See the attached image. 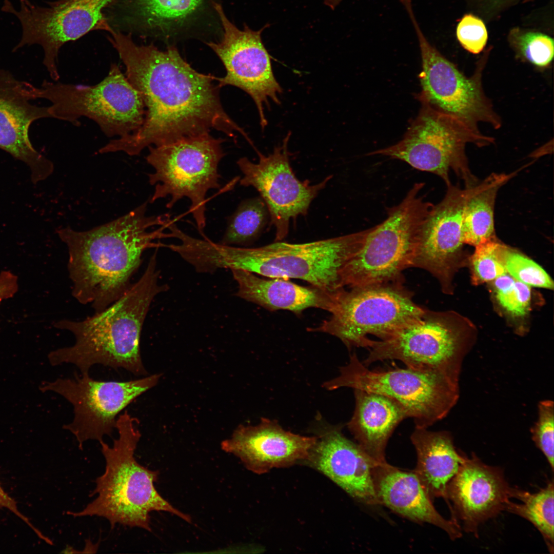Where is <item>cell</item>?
<instances>
[{"instance_id": "cell-19", "label": "cell", "mask_w": 554, "mask_h": 554, "mask_svg": "<svg viewBox=\"0 0 554 554\" xmlns=\"http://www.w3.org/2000/svg\"><path fill=\"white\" fill-rule=\"evenodd\" d=\"M443 200L432 205L421 228L411 267L428 271L444 292L451 290V279L464 244L462 218L466 189L446 185Z\"/></svg>"}, {"instance_id": "cell-34", "label": "cell", "mask_w": 554, "mask_h": 554, "mask_svg": "<svg viewBox=\"0 0 554 554\" xmlns=\"http://www.w3.org/2000/svg\"><path fill=\"white\" fill-rule=\"evenodd\" d=\"M531 438L536 446L546 458L553 469L554 405L550 400L540 402L538 418L531 429Z\"/></svg>"}, {"instance_id": "cell-14", "label": "cell", "mask_w": 554, "mask_h": 554, "mask_svg": "<svg viewBox=\"0 0 554 554\" xmlns=\"http://www.w3.org/2000/svg\"><path fill=\"white\" fill-rule=\"evenodd\" d=\"M73 378L44 382L39 390L62 395L73 407L72 421L63 426L75 437L79 448L88 440L103 441L112 437L120 413L137 397L155 386L161 374L127 381L94 380L89 373Z\"/></svg>"}, {"instance_id": "cell-32", "label": "cell", "mask_w": 554, "mask_h": 554, "mask_svg": "<svg viewBox=\"0 0 554 554\" xmlns=\"http://www.w3.org/2000/svg\"><path fill=\"white\" fill-rule=\"evenodd\" d=\"M504 245L497 238L475 246L470 262L473 283L479 284L494 281L507 273L502 261Z\"/></svg>"}, {"instance_id": "cell-15", "label": "cell", "mask_w": 554, "mask_h": 554, "mask_svg": "<svg viewBox=\"0 0 554 554\" xmlns=\"http://www.w3.org/2000/svg\"><path fill=\"white\" fill-rule=\"evenodd\" d=\"M113 0H57L46 7L19 0L16 10L5 0L2 10L14 14L22 28V38L14 50L23 46L40 45L44 51L43 64L51 78L57 81L58 55L66 43L75 41L90 31L110 32L104 11Z\"/></svg>"}, {"instance_id": "cell-12", "label": "cell", "mask_w": 554, "mask_h": 554, "mask_svg": "<svg viewBox=\"0 0 554 554\" xmlns=\"http://www.w3.org/2000/svg\"><path fill=\"white\" fill-rule=\"evenodd\" d=\"M471 341L460 328L451 312L425 309L417 320L383 340H372L366 366L386 360H398L407 367L441 373L459 382Z\"/></svg>"}, {"instance_id": "cell-36", "label": "cell", "mask_w": 554, "mask_h": 554, "mask_svg": "<svg viewBox=\"0 0 554 554\" xmlns=\"http://www.w3.org/2000/svg\"><path fill=\"white\" fill-rule=\"evenodd\" d=\"M468 6L487 22L496 19L520 0H466Z\"/></svg>"}, {"instance_id": "cell-6", "label": "cell", "mask_w": 554, "mask_h": 554, "mask_svg": "<svg viewBox=\"0 0 554 554\" xmlns=\"http://www.w3.org/2000/svg\"><path fill=\"white\" fill-rule=\"evenodd\" d=\"M424 186L414 184L400 203L387 209V218L372 227L342 269L344 287L404 282L403 272L411 267L421 228L433 205L420 195Z\"/></svg>"}, {"instance_id": "cell-21", "label": "cell", "mask_w": 554, "mask_h": 554, "mask_svg": "<svg viewBox=\"0 0 554 554\" xmlns=\"http://www.w3.org/2000/svg\"><path fill=\"white\" fill-rule=\"evenodd\" d=\"M29 84L0 69V149L27 164L35 184L49 176L54 167L51 161L33 147L29 130L34 121L52 115L49 106L31 103L33 100Z\"/></svg>"}, {"instance_id": "cell-4", "label": "cell", "mask_w": 554, "mask_h": 554, "mask_svg": "<svg viewBox=\"0 0 554 554\" xmlns=\"http://www.w3.org/2000/svg\"><path fill=\"white\" fill-rule=\"evenodd\" d=\"M139 422L127 411L117 419L118 438L110 447L100 443L106 461L104 473L95 481L91 496L95 499L82 510L67 512L74 517L98 516L108 520L113 528L116 524L151 531L149 513L163 511L188 522L189 516L173 507L156 491L154 483L158 472L140 464L134 452L141 437Z\"/></svg>"}, {"instance_id": "cell-42", "label": "cell", "mask_w": 554, "mask_h": 554, "mask_svg": "<svg viewBox=\"0 0 554 554\" xmlns=\"http://www.w3.org/2000/svg\"><path fill=\"white\" fill-rule=\"evenodd\" d=\"M531 1H533V0H523V2L524 3L528 2H530Z\"/></svg>"}, {"instance_id": "cell-18", "label": "cell", "mask_w": 554, "mask_h": 554, "mask_svg": "<svg viewBox=\"0 0 554 554\" xmlns=\"http://www.w3.org/2000/svg\"><path fill=\"white\" fill-rule=\"evenodd\" d=\"M288 133L282 145L266 156L256 150L258 163L243 157L237 165L243 174L241 185L255 188L264 202L275 228V240L280 241L288 234L289 223L299 215H305L310 205L324 189L332 176L311 185L308 180L301 181L295 176L289 163Z\"/></svg>"}, {"instance_id": "cell-22", "label": "cell", "mask_w": 554, "mask_h": 554, "mask_svg": "<svg viewBox=\"0 0 554 554\" xmlns=\"http://www.w3.org/2000/svg\"><path fill=\"white\" fill-rule=\"evenodd\" d=\"M510 489L500 468L484 464L474 454L466 457L447 487L452 520L459 519L466 532L477 536L481 524L505 510Z\"/></svg>"}, {"instance_id": "cell-39", "label": "cell", "mask_w": 554, "mask_h": 554, "mask_svg": "<svg viewBox=\"0 0 554 554\" xmlns=\"http://www.w3.org/2000/svg\"><path fill=\"white\" fill-rule=\"evenodd\" d=\"M517 292V305L515 316H522L528 312L530 301V286L516 280Z\"/></svg>"}, {"instance_id": "cell-26", "label": "cell", "mask_w": 554, "mask_h": 554, "mask_svg": "<svg viewBox=\"0 0 554 554\" xmlns=\"http://www.w3.org/2000/svg\"><path fill=\"white\" fill-rule=\"evenodd\" d=\"M354 410L347 427L361 448L377 463L386 462L385 449L397 425L408 418L402 406L387 396L354 389Z\"/></svg>"}, {"instance_id": "cell-30", "label": "cell", "mask_w": 554, "mask_h": 554, "mask_svg": "<svg viewBox=\"0 0 554 554\" xmlns=\"http://www.w3.org/2000/svg\"><path fill=\"white\" fill-rule=\"evenodd\" d=\"M268 215L267 207L262 198L253 197L243 201L228 218L220 243L231 246L250 245L261 234Z\"/></svg>"}, {"instance_id": "cell-37", "label": "cell", "mask_w": 554, "mask_h": 554, "mask_svg": "<svg viewBox=\"0 0 554 554\" xmlns=\"http://www.w3.org/2000/svg\"><path fill=\"white\" fill-rule=\"evenodd\" d=\"M494 287L499 303L514 315L517 299L516 280L506 273L494 280Z\"/></svg>"}, {"instance_id": "cell-20", "label": "cell", "mask_w": 554, "mask_h": 554, "mask_svg": "<svg viewBox=\"0 0 554 554\" xmlns=\"http://www.w3.org/2000/svg\"><path fill=\"white\" fill-rule=\"evenodd\" d=\"M314 428L316 441L305 462L322 473L357 501L380 505L372 479L377 462L342 432L343 425H331L319 414Z\"/></svg>"}, {"instance_id": "cell-3", "label": "cell", "mask_w": 554, "mask_h": 554, "mask_svg": "<svg viewBox=\"0 0 554 554\" xmlns=\"http://www.w3.org/2000/svg\"><path fill=\"white\" fill-rule=\"evenodd\" d=\"M157 265L155 251L140 279L109 307L83 321L55 323L57 328L71 332L75 341L50 352V364H72L81 374L89 373L92 366L101 364L123 368L136 376L147 375L141 355V331L152 301L169 289L167 284L160 283Z\"/></svg>"}, {"instance_id": "cell-23", "label": "cell", "mask_w": 554, "mask_h": 554, "mask_svg": "<svg viewBox=\"0 0 554 554\" xmlns=\"http://www.w3.org/2000/svg\"><path fill=\"white\" fill-rule=\"evenodd\" d=\"M316 437L284 429L275 420L263 418L256 425H239L222 449L238 457L249 470L263 474L305 462Z\"/></svg>"}, {"instance_id": "cell-8", "label": "cell", "mask_w": 554, "mask_h": 554, "mask_svg": "<svg viewBox=\"0 0 554 554\" xmlns=\"http://www.w3.org/2000/svg\"><path fill=\"white\" fill-rule=\"evenodd\" d=\"M403 138L397 143L369 153L404 161L413 168L436 174L446 185L452 171L465 188L479 182L468 166L467 144L482 147L494 143L492 137L476 131L457 118L435 109L425 102Z\"/></svg>"}, {"instance_id": "cell-24", "label": "cell", "mask_w": 554, "mask_h": 554, "mask_svg": "<svg viewBox=\"0 0 554 554\" xmlns=\"http://www.w3.org/2000/svg\"><path fill=\"white\" fill-rule=\"evenodd\" d=\"M373 483L380 505L417 522L427 523L444 530L451 540L462 536L460 524L444 518L414 472L401 470L387 462L372 468Z\"/></svg>"}, {"instance_id": "cell-31", "label": "cell", "mask_w": 554, "mask_h": 554, "mask_svg": "<svg viewBox=\"0 0 554 554\" xmlns=\"http://www.w3.org/2000/svg\"><path fill=\"white\" fill-rule=\"evenodd\" d=\"M507 38L518 59L541 69L550 66L554 54L553 39L551 36L517 27L510 30Z\"/></svg>"}, {"instance_id": "cell-35", "label": "cell", "mask_w": 554, "mask_h": 554, "mask_svg": "<svg viewBox=\"0 0 554 554\" xmlns=\"http://www.w3.org/2000/svg\"><path fill=\"white\" fill-rule=\"evenodd\" d=\"M457 38L463 48L473 54L484 49L488 40V32L483 20L473 13L465 14L456 28Z\"/></svg>"}, {"instance_id": "cell-40", "label": "cell", "mask_w": 554, "mask_h": 554, "mask_svg": "<svg viewBox=\"0 0 554 554\" xmlns=\"http://www.w3.org/2000/svg\"><path fill=\"white\" fill-rule=\"evenodd\" d=\"M0 508H5L12 512L18 518L25 522L38 537L42 533L37 529L30 522L29 519L20 512L15 500L12 498L2 487L0 485Z\"/></svg>"}, {"instance_id": "cell-38", "label": "cell", "mask_w": 554, "mask_h": 554, "mask_svg": "<svg viewBox=\"0 0 554 554\" xmlns=\"http://www.w3.org/2000/svg\"><path fill=\"white\" fill-rule=\"evenodd\" d=\"M18 288L16 275L10 271H2L0 273V304L4 300L12 298Z\"/></svg>"}, {"instance_id": "cell-33", "label": "cell", "mask_w": 554, "mask_h": 554, "mask_svg": "<svg viewBox=\"0 0 554 554\" xmlns=\"http://www.w3.org/2000/svg\"><path fill=\"white\" fill-rule=\"evenodd\" d=\"M502 256L507 273L516 280L530 287L553 288L548 274L533 261L505 245Z\"/></svg>"}, {"instance_id": "cell-28", "label": "cell", "mask_w": 554, "mask_h": 554, "mask_svg": "<svg viewBox=\"0 0 554 554\" xmlns=\"http://www.w3.org/2000/svg\"><path fill=\"white\" fill-rule=\"evenodd\" d=\"M513 173H492L483 181L465 188L466 195L462 218L463 243L474 247L496 238L494 208L499 189Z\"/></svg>"}, {"instance_id": "cell-5", "label": "cell", "mask_w": 554, "mask_h": 554, "mask_svg": "<svg viewBox=\"0 0 554 554\" xmlns=\"http://www.w3.org/2000/svg\"><path fill=\"white\" fill-rule=\"evenodd\" d=\"M371 230L301 244L280 241L256 248L223 245L217 261L222 268L244 270L269 278L300 279L334 292L345 288L342 269Z\"/></svg>"}, {"instance_id": "cell-10", "label": "cell", "mask_w": 554, "mask_h": 554, "mask_svg": "<svg viewBox=\"0 0 554 554\" xmlns=\"http://www.w3.org/2000/svg\"><path fill=\"white\" fill-rule=\"evenodd\" d=\"M394 282L345 288L338 292L331 316L309 331L328 333L348 348H368L372 339L383 340L419 319L425 308L414 302L413 293Z\"/></svg>"}, {"instance_id": "cell-11", "label": "cell", "mask_w": 554, "mask_h": 554, "mask_svg": "<svg viewBox=\"0 0 554 554\" xmlns=\"http://www.w3.org/2000/svg\"><path fill=\"white\" fill-rule=\"evenodd\" d=\"M322 386L327 390L349 387L387 396L402 406L416 427L423 428L445 417L460 394L459 382L441 373L408 367L371 370L355 353L339 375Z\"/></svg>"}, {"instance_id": "cell-29", "label": "cell", "mask_w": 554, "mask_h": 554, "mask_svg": "<svg viewBox=\"0 0 554 554\" xmlns=\"http://www.w3.org/2000/svg\"><path fill=\"white\" fill-rule=\"evenodd\" d=\"M553 481L536 493L510 487V497L520 500L515 503L509 500L505 510L521 516L531 522L540 532L550 552H553Z\"/></svg>"}, {"instance_id": "cell-2", "label": "cell", "mask_w": 554, "mask_h": 554, "mask_svg": "<svg viewBox=\"0 0 554 554\" xmlns=\"http://www.w3.org/2000/svg\"><path fill=\"white\" fill-rule=\"evenodd\" d=\"M147 202L114 221L85 231L70 227L57 230L68 250L72 293L82 304L101 312L130 288L144 252L159 248V240L171 219L168 213L147 216Z\"/></svg>"}, {"instance_id": "cell-16", "label": "cell", "mask_w": 554, "mask_h": 554, "mask_svg": "<svg viewBox=\"0 0 554 554\" xmlns=\"http://www.w3.org/2000/svg\"><path fill=\"white\" fill-rule=\"evenodd\" d=\"M216 3L219 0H113L104 13L114 31L168 42L222 28Z\"/></svg>"}, {"instance_id": "cell-27", "label": "cell", "mask_w": 554, "mask_h": 554, "mask_svg": "<svg viewBox=\"0 0 554 554\" xmlns=\"http://www.w3.org/2000/svg\"><path fill=\"white\" fill-rule=\"evenodd\" d=\"M417 454L414 472L432 500H446L448 484L457 474L466 456L456 449L447 431H431L416 427L410 437Z\"/></svg>"}, {"instance_id": "cell-25", "label": "cell", "mask_w": 554, "mask_h": 554, "mask_svg": "<svg viewBox=\"0 0 554 554\" xmlns=\"http://www.w3.org/2000/svg\"><path fill=\"white\" fill-rule=\"evenodd\" d=\"M231 270L238 285L235 295L270 311L282 309L300 313L317 308L331 313L341 289L329 292L312 285L301 286L289 279H265L246 270Z\"/></svg>"}, {"instance_id": "cell-17", "label": "cell", "mask_w": 554, "mask_h": 554, "mask_svg": "<svg viewBox=\"0 0 554 554\" xmlns=\"http://www.w3.org/2000/svg\"><path fill=\"white\" fill-rule=\"evenodd\" d=\"M214 8L222 28V37L219 41L205 43L221 60L226 71L224 77H214V80L220 88L231 85L248 94L256 105L264 128L267 124L264 106L270 100L279 104L282 88L262 42L263 29L254 30L246 25L240 29L229 21L220 3H216Z\"/></svg>"}, {"instance_id": "cell-7", "label": "cell", "mask_w": 554, "mask_h": 554, "mask_svg": "<svg viewBox=\"0 0 554 554\" xmlns=\"http://www.w3.org/2000/svg\"><path fill=\"white\" fill-rule=\"evenodd\" d=\"M224 142L206 133L148 147L146 161L154 170L148 174L149 183L155 186L150 202L169 196L166 206L170 209L180 200L188 198L189 212L202 236L205 235L206 194L220 187L218 169L225 155Z\"/></svg>"}, {"instance_id": "cell-13", "label": "cell", "mask_w": 554, "mask_h": 554, "mask_svg": "<svg viewBox=\"0 0 554 554\" xmlns=\"http://www.w3.org/2000/svg\"><path fill=\"white\" fill-rule=\"evenodd\" d=\"M403 5L416 30L421 50L422 69L419 78L422 90L419 100L457 118L476 131H480V123L488 124L494 129L500 128L501 117L482 84L489 51L480 60L474 73L467 77L429 43L417 22L411 2L406 1Z\"/></svg>"}, {"instance_id": "cell-1", "label": "cell", "mask_w": 554, "mask_h": 554, "mask_svg": "<svg viewBox=\"0 0 554 554\" xmlns=\"http://www.w3.org/2000/svg\"><path fill=\"white\" fill-rule=\"evenodd\" d=\"M107 38L126 67L125 76L141 94L145 107L142 126L135 131L111 140L101 153L123 151L139 154L159 146L212 130L230 137L244 131L227 114L214 76L194 69L169 45L164 51L153 44H137L129 33L112 30Z\"/></svg>"}, {"instance_id": "cell-9", "label": "cell", "mask_w": 554, "mask_h": 554, "mask_svg": "<svg viewBox=\"0 0 554 554\" xmlns=\"http://www.w3.org/2000/svg\"><path fill=\"white\" fill-rule=\"evenodd\" d=\"M33 100L51 103L52 118L80 124L81 117L94 121L108 137L126 136L143 124L145 107L140 93L120 67L113 63L107 76L92 86L44 81L39 87L30 83Z\"/></svg>"}, {"instance_id": "cell-41", "label": "cell", "mask_w": 554, "mask_h": 554, "mask_svg": "<svg viewBox=\"0 0 554 554\" xmlns=\"http://www.w3.org/2000/svg\"><path fill=\"white\" fill-rule=\"evenodd\" d=\"M342 0H324L325 5L330 8L333 9L337 7Z\"/></svg>"}]
</instances>
